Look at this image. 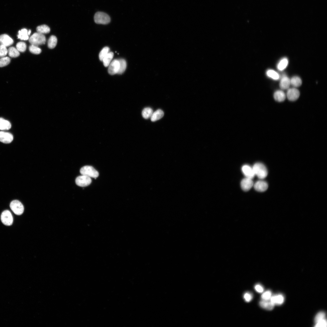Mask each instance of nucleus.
<instances>
[{
  "label": "nucleus",
  "mask_w": 327,
  "mask_h": 327,
  "mask_svg": "<svg viewBox=\"0 0 327 327\" xmlns=\"http://www.w3.org/2000/svg\"><path fill=\"white\" fill-rule=\"evenodd\" d=\"M300 92L296 88H293L288 89L286 96L289 100L294 101L296 100L299 97Z\"/></svg>",
  "instance_id": "6e6552de"
},
{
  "label": "nucleus",
  "mask_w": 327,
  "mask_h": 327,
  "mask_svg": "<svg viewBox=\"0 0 327 327\" xmlns=\"http://www.w3.org/2000/svg\"><path fill=\"white\" fill-rule=\"evenodd\" d=\"M8 53L9 56L12 58L17 57L20 55L18 50L13 47H10L8 48Z\"/></svg>",
  "instance_id": "c85d7f7f"
},
{
  "label": "nucleus",
  "mask_w": 327,
  "mask_h": 327,
  "mask_svg": "<svg viewBox=\"0 0 327 327\" xmlns=\"http://www.w3.org/2000/svg\"><path fill=\"white\" fill-rule=\"evenodd\" d=\"M91 182L90 177L82 175L77 177L75 180L76 184L81 187H85L89 185Z\"/></svg>",
  "instance_id": "0eeeda50"
},
{
  "label": "nucleus",
  "mask_w": 327,
  "mask_h": 327,
  "mask_svg": "<svg viewBox=\"0 0 327 327\" xmlns=\"http://www.w3.org/2000/svg\"><path fill=\"white\" fill-rule=\"evenodd\" d=\"M266 74L268 77L275 80H277L279 78V74L275 71L272 69L267 70Z\"/></svg>",
  "instance_id": "cd10ccee"
},
{
  "label": "nucleus",
  "mask_w": 327,
  "mask_h": 327,
  "mask_svg": "<svg viewBox=\"0 0 327 327\" xmlns=\"http://www.w3.org/2000/svg\"><path fill=\"white\" fill-rule=\"evenodd\" d=\"M31 33V30H29L28 31V34L29 35Z\"/></svg>",
  "instance_id": "a19ab883"
},
{
  "label": "nucleus",
  "mask_w": 327,
  "mask_h": 327,
  "mask_svg": "<svg viewBox=\"0 0 327 327\" xmlns=\"http://www.w3.org/2000/svg\"><path fill=\"white\" fill-rule=\"evenodd\" d=\"M302 84V80L298 76H293L290 79V84L294 87H299Z\"/></svg>",
  "instance_id": "412c9836"
},
{
  "label": "nucleus",
  "mask_w": 327,
  "mask_h": 327,
  "mask_svg": "<svg viewBox=\"0 0 327 327\" xmlns=\"http://www.w3.org/2000/svg\"><path fill=\"white\" fill-rule=\"evenodd\" d=\"M153 112V110L152 108L149 107H147L143 110L142 115L144 118L147 119L150 118Z\"/></svg>",
  "instance_id": "a878e982"
},
{
  "label": "nucleus",
  "mask_w": 327,
  "mask_h": 327,
  "mask_svg": "<svg viewBox=\"0 0 327 327\" xmlns=\"http://www.w3.org/2000/svg\"><path fill=\"white\" fill-rule=\"evenodd\" d=\"M255 289L259 293H261L263 291V287L259 284H257L255 286Z\"/></svg>",
  "instance_id": "ea45409f"
},
{
  "label": "nucleus",
  "mask_w": 327,
  "mask_h": 327,
  "mask_svg": "<svg viewBox=\"0 0 327 327\" xmlns=\"http://www.w3.org/2000/svg\"><path fill=\"white\" fill-rule=\"evenodd\" d=\"M114 56V53L112 52H109L103 58L102 61L104 66L107 67L110 63L111 61Z\"/></svg>",
  "instance_id": "b1692460"
},
{
  "label": "nucleus",
  "mask_w": 327,
  "mask_h": 327,
  "mask_svg": "<svg viewBox=\"0 0 327 327\" xmlns=\"http://www.w3.org/2000/svg\"><path fill=\"white\" fill-rule=\"evenodd\" d=\"M255 175L260 179L266 178L268 175V171L266 166L261 163H256L252 167Z\"/></svg>",
  "instance_id": "f257e3e1"
},
{
  "label": "nucleus",
  "mask_w": 327,
  "mask_h": 327,
  "mask_svg": "<svg viewBox=\"0 0 327 327\" xmlns=\"http://www.w3.org/2000/svg\"><path fill=\"white\" fill-rule=\"evenodd\" d=\"M253 184L254 189L258 192H264L267 189L268 187L267 182L263 180H258Z\"/></svg>",
  "instance_id": "f8f14e48"
},
{
  "label": "nucleus",
  "mask_w": 327,
  "mask_h": 327,
  "mask_svg": "<svg viewBox=\"0 0 327 327\" xmlns=\"http://www.w3.org/2000/svg\"><path fill=\"white\" fill-rule=\"evenodd\" d=\"M288 63V59L284 58L281 59L278 63L277 67L278 70L282 71L284 70L287 66Z\"/></svg>",
  "instance_id": "4be33fe9"
},
{
  "label": "nucleus",
  "mask_w": 327,
  "mask_h": 327,
  "mask_svg": "<svg viewBox=\"0 0 327 327\" xmlns=\"http://www.w3.org/2000/svg\"><path fill=\"white\" fill-rule=\"evenodd\" d=\"M29 41L31 45L38 46L45 43L46 38L44 34L37 32L30 37Z\"/></svg>",
  "instance_id": "f03ea898"
},
{
  "label": "nucleus",
  "mask_w": 327,
  "mask_h": 327,
  "mask_svg": "<svg viewBox=\"0 0 327 327\" xmlns=\"http://www.w3.org/2000/svg\"><path fill=\"white\" fill-rule=\"evenodd\" d=\"M243 297L245 301L247 302H249L253 298L252 295L249 292H246L244 294Z\"/></svg>",
  "instance_id": "58836bf2"
},
{
  "label": "nucleus",
  "mask_w": 327,
  "mask_h": 327,
  "mask_svg": "<svg viewBox=\"0 0 327 327\" xmlns=\"http://www.w3.org/2000/svg\"><path fill=\"white\" fill-rule=\"evenodd\" d=\"M109 48L108 47H104L100 52L99 54V58L101 61H102L105 56L109 52Z\"/></svg>",
  "instance_id": "2f4dec72"
},
{
  "label": "nucleus",
  "mask_w": 327,
  "mask_h": 327,
  "mask_svg": "<svg viewBox=\"0 0 327 327\" xmlns=\"http://www.w3.org/2000/svg\"><path fill=\"white\" fill-rule=\"evenodd\" d=\"M290 84V79L286 75L283 76L280 81V88L283 90L288 89Z\"/></svg>",
  "instance_id": "2eb2a0df"
},
{
  "label": "nucleus",
  "mask_w": 327,
  "mask_h": 327,
  "mask_svg": "<svg viewBox=\"0 0 327 327\" xmlns=\"http://www.w3.org/2000/svg\"><path fill=\"white\" fill-rule=\"evenodd\" d=\"M1 219L2 223L6 226H10L12 224L13 218L12 215L8 210L3 211L1 216Z\"/></svg>",
  "instance_id": "423d86ee"
},
{
  "label": "nucleus",
  "mask_w": 327,
  "mask_h": 327,
  "mask_svg": "<svg viewBox=\"0 0 327 327\" xmlns=\"http://www.w3.org/2000/svg\"><path fill=\"white\" fill-rule=\"evenodd\" d=\"M36 30L37 32L43 34L49 33L50 29L48 26L43 25L38 26L36 28Z\"/></svg>",
  "instance_id": "bb28decb"
},
{
  "label": "nucleus",
  "mask_w": 327,
  "mask_h": 327,
  "mask_svg": "<svg viewBox=\"0 0 327 327\" xmlns=\"http://www.w3.org/2000/svg\"><path fill=\"white\" fill-rule=\"evenodd\" d=\"M17 49L19 51L24 52L26 49V45L23 42H19L16 45Z\"/></svg>",
  "instance_id": "72a5a7b5"
},
{
  "label": "nucleus",
  "mask_w": 327,
  "mask_h": 327,
  "mask_svg": "<svg viewBox=\"0 0 327 327\" xmlns=\"http://www.w3.org/2000/svg\"><path fill=\"white\" fill-rule=\"evenodd\" d=\"M118 60L119 62V68L117 74H121L125 70L127 66L126 62L123 59H120Z\"/></svg>",
  "instance_id": "c756f323"
},
{
  "label": "nucleus",
  "mask_w": 327,
  "mask_h": 327,
  "mask_svg": "<svg viewBox=\"0 0 327 327\" xmlns=\"http://www.w3.org/2000/svg\"><path fill=\"white\" fill-rule=\"evenodd\" d=\"M13 42L12 39L8 35L4 34L0 35V45L7 47L12 45Z\"/></svg>",
  "instance_id": "ddd939ff"
},
{
  "label": "nucleus",
  "mask_w": 327,
  "mask_h": 327,
  "mask_svg": "<svg viewBox=\"0 0 327 327\" xmlns=\"http://www.w3.org/2000/svg\"><path fill=\"white\" fill-rule=\"evenodd\" d=\"M272 296V293L269 290H268L264 292L261 296L263 300H268L270 299Z\"/></svg>",
  "instance_id": "c9c22d12"
},
{
  "label": "nucleus",
  "mask_w": 327,
  "mask_h": 327,
  "mask_svg": "<svg viewBox=\"0 0 327 327\" xmlns=\"http://www.w3.org/2000/svg\"><path fill=\"white\" fill-rule=\"evenodd\" d=\"M28 35L27 30L23 28L18 31L17 36L18 38L21 40H26L29 38Z\"/></svg>",
  "instance_id": "5701e85b"
},
{
  "label": "nucleus",
  "mask_w": 327,
  "mask_h": 327,
  "mask_svg": "<svg viewBox=\"0 0 327 327\" xmlns=\"http://www.w3.org/2000/svg\"><path fill=\"white\" fill-rule=\"evenodd\" d=\"M10 62V59L8 57H4L0 58V67H2L8 64Z\"/></svg>",
  "instance_id": "473e14b6"
},
{
  "label": "nucleus",
  "mask_w": 327,
  "mask_h": 327,
  "mask_svg": "<svg viewBox=\"0 0 327 327\" xmlns=\"http://www.w3.org/2000/svg\"><path fill=\"white\" fill-rule=\"evenodd\" d=\"M12 135L10 133L4 131H0V141L4 143L8 144L13 140Z\"/></svg>",
  "instance_id": "9b49d317"
},
{
  "label": "nucleus",
  "mask_w": 327,
  "mask_h": 327,
  "mask_svg": "<svg viewBox=\"0 0 327 327\" xmlns=\"http://www.w3.org/2000/svg\"><path fill=\"white\" fill-rule=\"evenodd\" d=\"M260 306L262 308L268 310H272L275 304L270 301L263 300L259 302Z\"/></svg>",
  "instance_id": "f3484780"
},
{
  "label": "nucleus",
  "mask_w": 327,
  "mask_h": 327,
  "mask_svg": "<svg viewBox=\"0 0 327 327\" xmlns=\"http://www.w3.org/2000/svg\"><path fill=\"white\" fill-rule=\"evenodd\" d=\"M270 301L275 305H280L283 303L284 297L281 294L274 295L271 296Z\"/></svg>",
  "instance_id": "dca6fc26"
},
{
  "label": "nucleus",
  "mask_w": 327,
  "mask_h": 327,
  "mask_svg": "<svg viewBox=\"0 0 327 327\" xmlns=\"http://www.w3.org/2000/svg\"><path fill=\"white\" fill-rule=\"evenodd\" d=\"M325 313L323 312H320L318 313L315 317L314 319L315 323L319 321L325 319Z\"/></svg>",
  "instance_id": "f704fd0d"
},
{
  "label": "nucleus",
  "mask_w": 327,
  "mask_h": 327,
  "mask_svg": "<svg viewBox=\"0 0 327 327\" xmlns=\"http://www.w3.org/2000/svg\"><path fill=\"white\" fill-rule=\"evenodd\" d=\"M316 323L315 326V327H326L327 326V321L325 319L319 321Z\"/></svg>",
  "instance_id": "4c0bfd02"
},
{
  "label": "nucleus",
  "mask_w": 327,
  "mask_h": 327,
  "mask_svg": "<svg viewBox=\"0 0 327 327\" xmlns=\"http://www.w3.org/2000/svg\"><path fill=\"white\" fill-rule=\"evenodd\" d=\"M11 127L10 122L2 118H0V130H7Z\"/></svg>",
  "instance_id": "aec40b11"
},
{
  "label": "nucleus",
  "mask_w": 327,
  "mask_h": 327,
  "mask_svg": "<svg viewBox=\"0 0 327 327\" xmlns=\"http://www.w3.org/2000/svg\"><path fill=\"white\" fill-rule=\"evenodd\" d=\"M164 115V112L161 109H158L153 112L150 117L151 120L153 122L156 121L162 118Z\"/></svg>",
  "instance_id": "6ab92c4d"
},
{
  "label": "nucleus",
  "mask_w": 327,
  "mask_h": 327,
  "mask_svg": "<svg viewBox=\"0 0 327 327\" xmlns=\"http://www.w3.org/2000/svg\"><path fill=\"white\" fill-rule=\"evenodd\" d=\"M94 21L98 24H107L111 21V18L106 13L102 12H97L94 16Z\"/></svg>",
  "instance_id": "7ed1b4c3"
},
{
  "label": "nucleus",
  "mask_w": 327,
  "mask_h": 327,
  "mask_svg": "<svg viewBox=\"0 0 327 327\" xmlns=\"http://www.w3.org/2000/svg\"><path fill=\"white\" fill-rule=\"evenodd\" d=\"M253 185V183L252 179L246 177L243 178L240 183L242 189L244 191L249 190Z\"/></svg>",
  "instance_id": "9d476101"
},
{
  "label": "nucleus",
  "mask_w": 327,
  "mask_h": 327,
  "mask_svg": "<svg viewBox=\"0 0 327 327\" xmlns=\"http://www.w3.org/2000/svg\"><path fill=\"white\" fill-rule=\"evenodd\" d=\"M82 175H85L90 177L96 179L99 176V173L93 167L85 166L82 167L80 170Z\"/></svg>",
  "instance_id": "20e7f679"
},
{
  "label": "nucleus",
  "mask_w": 327,
  "mask_h": 327,
  "mask_svg": "<svg viewBox=\"0 0 327 327\" xmlns=\"http://www.w3.org/2000/svg\"><path fill=\"white\" fill-rule=\"evenodd\" d=\"M119 68V62L118 60L114 59L109 65L108 72L111 75L117 74Z\"/></svg>",
  "instance_id": "1a4fd4ad"
},
{
  "label": "nucleus",
  "mask_w": 327,
  "mask_h": 327,
  "mask_svg": "<svg viewBox=\"0 0 327 327\" xmlns=\"http://www.w3.org/2000/svg\"><path fill=\"white\" fill-rule=\"evenodd\" d=\"M29 49L31 53L34 54H38L41 52V49L38 46L33 45L30 46Z\"/></svg>",
  "instance_id": "7c9ffc66"
},
{
  "label": "nucleus",
  "mask_w": 327,
  "mask_h": 327,
  "mask_svg": "<svg viewBox=\"0 0 327 327\" xmlns=\"http://www.w3.org/2000/svg\"><path fill=\"white\" fill-rule=\"evenodd\" d=\"M10 206L11 210L16 215H21L24 212V206L18 200H15L12 201Z\"/></svg>",
  "instance_id": "39448f33"
},
{
  "label": "nucleus",
  "mask_w": 327,
  "mask_h": 327,
  "mask_svg": "<svg viewBox=\"0 0 327 327\" xmlns=\"http://www.w3.org/2000/svg\"><path fill=\"white\" fill-rule=\"evenodd\" d=\"M57 42L56 37L54 35H51L49 38L48 42V47L50 49L54 48L56 46Z\"/></svg>",
  "instance_id": "393cba45"
},
{
  "label": "nucleus",
  "mask_w": 327,
  "mask_h": 327,
  "mask_svg": "<svg viewBox=\"0 0 327 327\" xmlns=\"http://www.w3.org/2000/svg\"><path fill=\"white\" fill-rule=\"evenodd\" d=\"M242 172L246 177L252 179L255 174L253 167L248 165H245L242 168Z\"/></svg>",
  "instance_id": "4468645a"
},
{
  "label": "nucleus",
  "mask_w": 327,
  "mask_h": 327,
  "mask_svg": "<svg viewBox=\"0 0 327 327\" xmlns=\"http://www.w3.org/2000/svg\"><path fill=\"white\" fill-rule=\"evenodd\" d=\"M274 98L275 100L279 102L283 101L286 99V95L285 93L282 90H278L276 91L274 94Z\"/></svg>",
  "instance_id": "a211bd4d"
},
{
  "label": "nucleus",
  "mask_w": 327,
  "mask_h": 327,
  "mask_svg": "<svg viewBox=\"0 0 327 327\" xmlns=\"http://www.w3.org/2000/svg\"><path fill=\"white\" fill-rule=\"evenodd\" d=\"M8 52L6 47L3 45H0V58L5 57Z\"/></svg>",
  "instance_id": "e433bc0d"
}]
</instances>
